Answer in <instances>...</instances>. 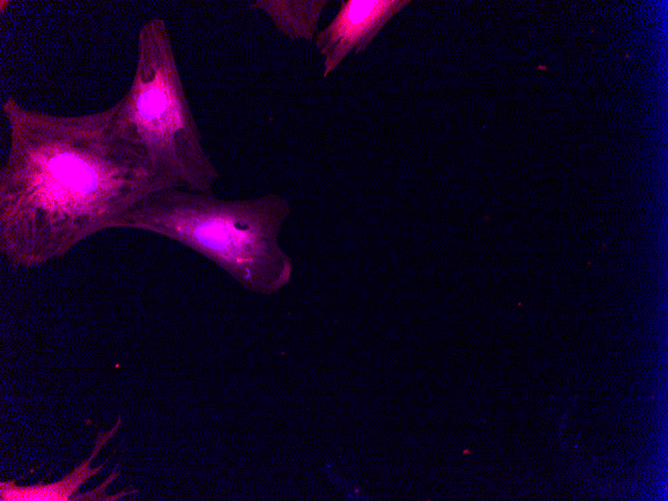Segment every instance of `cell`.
I'll return each mask as SVG.
<instances>
[{
  "mask_svg": "<svg viewBox=\"0 0 668 501\" xmlns=\"http://www.w3.org/2000/svg\"><path fill=\"white\" fill-rule=\"evenodd\" d=\"M10 127L0 170V251L30 269L66 256L85 239L119 228L158 191L139 147L114 125L111 107L53 115L9 98Z\"/></svg>",
  "mask_w": 668,
  "mask_h": 501,
  "instance_id": "1",
  "label": "cell"
},
{
  "mask_svg": "<svg viewBox=\"0 0 668 501\" xmlns=\"http://www.w3.org/2000/svg\"><path fill=\"white\" fill-rule=\"evenodd\" d=\"M291 212L289 201L268 193L221 199L211 190L156 191L127 212L119 228L174 240L217 264L245 288L271 294L285 286L292 260L279 236Z\"/></svg>",
  "mask_w": 668,
  "mask_h": 501,
  "instance_id": "2",
  "label": "cell"
},
{
  "mask_svg": "<svg viewBox=\"0 0 668 501\" xmlns=\"http://www.w3.org/2000/svg\"><path fill=\"white\" fill-rule=\"evenodd\" d=\"M137 43L131 86L111 106L114 125L142 151L158 191L211 190L219 172L203 147L166 21H146Z\"/></svg>",
  "mask_w": 668,
  "mask_h": 501,
  "instance_id": "3",
  "label": "cell"
},
{
  "mask_svg": "<svg viewBox=\"0 0 668 501\" xmlns=\"http://www.w3.org/2000/svg\"><path fill=\"white\" fill-rule=\"evenodd\" d=\"M409 0H347L331 22L316 33L315 46L324 57L323 78L335 71L350 52L364 51L385 24Z\"/></svg>",
  "mask_w": 668,
  "mask_h": 501,
  "instance_id": "4",
  "label": "cell"
},
{
  "mask_svg": "<svg viewBox=\"0 0 668 501\" xmlns=\"http://www.w3.org/2000/svg\"><path fill=\"white\" fill-rule=\"evenodd\" d=\"M121 424L118 418L115 426L105 432L99 433L91 456L77 466L71 473L61 480L51 484H35L31 486H17L13 481L0 483L1 501H69L80 486L90 477L98 473L104 466L101 464L95 469L90 468L92 459L99 450L113 436Z\"/></svg>",
  "mask_w": 668,
  "mask_h": 501,
  "instance_id": "5",
  "label": "cell"
},
{
  "mask_svg": "<svg viewBox=\"0 0 668 501\" xmlns=\"http://www.w3.org/2000/svg\"><path fill=\"white\" fill-rule=\"evenodd\" d=\"M329 1L255 0L248 8L263 12L275 28L291 41L311 40L319 18Z\"/></svg>",
  "mask_w": 668,
  "mask_h": 501,
  "instance_id": "6",
  "label": "cell"
}]
</instances>
